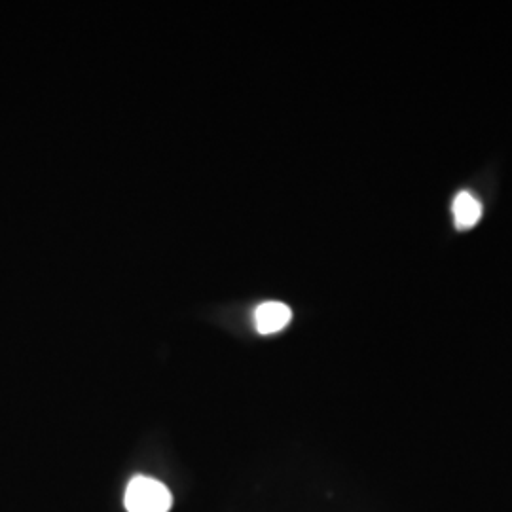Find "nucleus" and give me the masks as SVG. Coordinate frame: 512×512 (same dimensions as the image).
Segmentation results:
<instances>
[{
  "mask_svg": "<svg viewBox=\"0 0 512 512\" xmlns=\"http://www.w3.org/2000/svg\"><path fill=\"white\" fill-rule=\"evenodd\" d=\"M173 505L171 492L160 480L135 476L126 490V509L129 512H169Z\"/></svg>",
  "mask_w": 512,
  "mask_h": 512,
  "instance_id": "nucleus-1",
  "label": "nucleus"
},
{
  "mask_svg": "<svg viewBox=\"0 0 512 512\" xmlns=\"http://www.w3.org/2000/svg\"><path fill=\"white\" fill-rule=\"evenodd\" d=\"M293 319V311L283 302H264L255 310V327L260 334H275Z\"/></svg>",
  "mask_w": 512,
  "mask_h": 512,
  "instance_id": "nucleus-2",
  "label": "nucleus"
},
{
  "mask_svg": "<svg viewBox=\"0 0 512 512\" xmlns=\"http://www.w3.org/2000/svg\"><path fill=\"white\" fill-rule=\"evenodd\" d=\"M454 222L458 230H469L482 217V203L476 200L475 196L467 190L459 192L456 200L452 203Z\"/></svg>",
  "mask_w": 512,
  "mask_h": 512,
  "instance_id": "nucleus-3",
  "label": "nucleus"
}]
</instances>
